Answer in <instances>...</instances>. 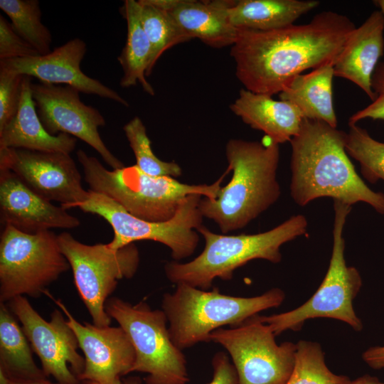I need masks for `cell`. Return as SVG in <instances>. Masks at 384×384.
<instances>
[{
	"label": "cell",
	"instance_id": "obj_1",
	"mask_svg": "<svg viewBox=\"0 0 384 384\" xmlns=\"http://www.w3.org/2000/svg\"><path fill=\"white\" fill-rule=\"evenodd\" d=\"M356 27L346 15L325 11L305 24L265 31L239 29L230 49L236 77L252 92L279 94L303 71L334 64Z\"/></svg>",
	"mask_w": 384,
	"mask_h": 384
},
{
	"label": "cell",
	"instance_id": "obj_2",
	"mask_svg": "<svg viewBox=\"0 0 384 384\" xmlns=\"http://www.w3.org/2000/svg\"><path fill=\"white\" fill-rule=\"evenodd\" d=\"M346 137L324 122L303 119L289 142L290 195L300 206L329 197L351 206L363 202L384 215V193L370 189L357 174L346 151Z\"/></svg>",
	"mask_w": 384,
	"mask_h": 384
},
{
	"label": "cell",
	"instance_id": "obj_3",
	"mask_svg": "<svg viewBox=\"0 0 384 384\" xmlns=\"http://www.w3.org/2000/svg\"><path fill=\"white\" fill-rule=\"evenodd\" d=\"M229 183L217 197H203L199 208L203 218L215 222L223 234L242 229L279 199L277 179L279 144L264 136L261 142L230 139L225 146Z\"/></svg>",
	"mask_w": 384,
	"mask_h": 384
},
{
	"label": "cell",
	"instance_id": "obj_4",
	"mask_svg": "<svg viewBox=\"0 0 384 384\" xmlns=\"http://www.w3.org/2000/svg\"><path fill=\"white\" fill-rule=\"evenodd\" d=\"M308 222L298 214L263 233L228 235L211 232L203 225L197 229L205 240L203 250L190 262H167L164 271L174 284H186L208 290L215 279L230 280L234 271L255 259L272 263L282 260L281 246L306 234Z\"/></svg>",
	"mask_w": 384,
	"mask_h": 384
},
{
	"label": "cell",
	"instance_id": "obj_5",
	"mask_svg": "<svg viewBox=\"0 0 384 384\" xmlns=\"http://www.w3.org/2000/svg\"><path fill=\"white\" fill-rule=\"evenodd\" d=\"M76 156L90 190L107 196L134 216L150 222L171 219L187 196L215 198L226 171L210 185H189L169 176H153L136 165L108 170L92 156L78 149Z\"/></svg>",
	"mask_w": 384,
	"mask_h": 384
},
{
	"label": "cell",
	"instance_id": "obj_6",
	"mask_svg": "<svg viewBox=\"0 0 384 384\" xmlns=\"http://www.w3.org/2000/svg\"><path fill=\"white\" fill-rule=\"evenodd\" d=\"M284 298L279 288L242 297L222 294L217 287L204 290L180 283L174 292L163 295L161 309L172 341L183 351L210 341L211 333L224 326H238L262 311L279 306Z\"/></svg>",
	"mask_w": 384,
	"mask_h": 384
},
{
	"label": "cell",
	"instance_id": "obj_7",
	"mask_svg": "<svg viewBox=\"0 0 384 384\" xmlns=\"http://www.w3.org/2000/svg\"><path fill=\"white\" fill-rule=\"evenodd\" d=\"M334 221L333 248L326 274L316 292L300 306L280 314L260 316L275 336L287 330L299 331L306 320L316 318L337 319L353 330L363 329V323L356 314L353 302L362 286L358 270L346 265L343 230L351 206L334 201Z\"/></svg>",
	"mask_w": 384,
	"mask_h": 384
},
{
	"label": "cell",
	"instance_id": "obj_8",
	"mask_svg": "<svg viewBox=\"0 0 384 384\" xmlns=\"http://www.w3.org/2000/svg\"><path fill=\"white\" fill-rule=\"evenodd\" d=\"M105 310L127 334L135 359L131 373L147 375L145 384H186L189 381L184 354L172 341L164 311L152 309L144 301L135 304L110 297Z\"/></svg>",
	"mask_w": 384,
	"mask_h": 384
},
{
	"label": "cell",
	"instance_id": "obj_9",
	"mask_svg": "<svg viewBox=\"0 0 384 384\" xmlns=\"http://www.w3.org/2000/svg\"><path fill=\"white\" fill-rule=\"evenodd\" d=\"M87 199L78 207L85 213L103 218L112 226L114 238L108 243L118 250L137 240H153L165 245L174 261L192 255L199 242L197 229L203 216L199 208L203 196L186 197L175 215L164 222H150L137 218L106 195L88 190Z\"/></svg>",
	"mask_w": 384,
	"mask_h": 384
},
{
	"label": "cell",
	"instance_id": "obj_10",
	"mask_svg": "<svg viewBox=\"0 0 384 384\" xmlns=\"http://www.w3.org/2000/svg\"><path fill=\"white\" fill-rule=\"evenodd\" d=\"M70 268L50 230L28 234L6 225L0 238V302L33 298Z\"/></svg>",
	"mask_w": 384,
	"mask_h": 384
},
{
	"label": "cell",
	"instance_id": "obj_11",
	"mask_svg": "<svg viewBox=\"0 0 384 384\" xmlns=\"http://www.w3.org/2000/svg\"><path fill=\"white\" fill-rule=\"evenodd\" d=\"M61 252L72 270L78 292L92 317V324L110 326L105 304L119 280L130 279L139 265V252L132 243L118 250L109 244H84L70 233L58 235Z\"/></svg>",
	"mask_w": 384,
	"mask_h": 384
},
{
	"label": "cell",
	"instance_id": "obj_12",
	"mask_svg": "<svg viewBox=\"0 0 384 384\" xmlns=\"http://www.w3.org/2000/svg\"><path fill=\"white\" fill-rule=\"evenodd\" d=\"M268 324L256 314L229 329L211 333L210 341L228 352L238 384H286L295 363L296 343L278 345Z\"/></svg>",
	"mask_w": 384,
	"mask_h": 384
},
{
	"label": "cell",
	"instance_id": "obj_13",
	"mask_svg": "<svg viewBox=\"0 0 384 384\" xmlns=\"http://www.w3.org/2000/svg\"><path fill=\"white\" fill-rule=\"evenodd\" d=\"M6 304L20 321L46 376L62 384H80L78 377L84 370L85 358L78 351V338L63 311L55 309L48 321L25 296L16 297Z\"/></svg>",
	"mask_w": 384,
	"mask_h": 384
},
{
	"label": "cell",
	"instance_id": "obj_14",
	"mask_svg": "<svg viewBox=\"0 0 384 384\" xmlns=\"http://www.w3.org/2000/svg\"><path fill=\"white\" fill-rule=\"evenodd\" d=\"M0 169L11 171L34 193L65 209L78 207L89 193L69 154L1 148Z\"/></svg>",
	"mask_w": 384,
	"mask_h": 384
},
{
	"label": "cell",
	"instance_id": "obj_15",
	"mask_svg": "<svg viewBox=\"0 0 384 384\" xmlns=\"http://www.w3.org/2000/svg\"><path fill=\"white\" fill-rule=\"evenodd\" d=\"M37 114L46 131L52 135L66 134L92 147L112 169L124 167L103 142L98 128L106 124L100 111L84 104L80 92L68 85L31 84Z\"/></svg>",
	"mask_w": 384,
	"mask_h": 384
},
{
	"label": "cell",
	"instance_id": "obj_16",
	"mask_svg": "<svg viewBox=\"0 0 384 384\" xmlns=\"http://www.w3.org/2000/svg\"><path fill=\"white\" fill-rule=\"evenodd\" d=\"M52 299L66 316L75 332L85 358V368L80 381L87 384H116L122 377L131 373L135 359L134 347L126 332L119 326L100 327L79 322L60 299Z\"/></svg>",
	"mask_w": 384,
	"mask_h": 384
},
{
	"label": "cell",
	"instance_id": "obj_17",
	"mask_svg": "<svg viewBox=\"0 0 384 384\" xmlns=\"http://www.w3.org/2000/svg\"><path fill=\"white\" fill-rule=\"evenodd\" d=\"M86 51L85 42L74 38L46 55L0 60V69L36 78L43 83L64 84L80 92L97 95L129 107V102L117 92L82 71L80 63Z\"/></svg>",
	"mask_w": 384,
	"mask_h": 384
},
{
	"label": "cell",
	"instance_id": "obj_18",
	"mask_svg": "<svg viewBox=\"0 0 384 384\" xmlns=\"http://www.w3.org/2000/svg\"><path fill=\"white\" fill-rule=\"evenodd\" d=\"M66 210L34 193L11 171L0 169V219L4 226L28 234L78 227L79 219Z\"/></svg>",
	"mask_w": 384,
	"mask_h": 384
},
{
	"label": "cell",
	"instance_id": "obj_19",
	"mask_svg": "<svg viewBox=\"0 0 384 384\" xmlns=\"http://www.w3.org/2000/svg\"><path fill=\"white\" fill-rule=\"evenodd\" d=\"M384 17L379 10L348 36L333 64L334 76L348 80L360 87L373 101L372 76L384 53Z\"/></svg>",
	"mask_w": 384,
	"mask_h": 384
},
{
	"label": "cell",
	"instance_id": "obj_20",
	"mask_svg": "<svg viewBox=\"0 0 384 384\" xmlns=\"http://www.w3.org/2000/svg\"><path fill=\"white\" fill-rule=\"evenodd\" d=\"M169 11L181 28L193 39L221 48L233 46L239 29L229 19L228 8L233 1L148 0Z\"/></svg>",
	"mask_w": 384,
	"mask_h": 384
},
{
	"label": "cell",
	"instance_id": "obj_21",
	"mask_svg": "<svg viewBox=\"0 0 384 384\" xmlns=\"http://www.w3.org/2000/svg\"><path fill=\"white\" fill-rule=\"evenodd\" d=\"M272 97L242 88L230 108L244 123L263 132L274 142H290L299 133L304 117L291 103Z\"/></svg>",
	"mask_w": 384,
	"mask_h": 384
},
{
	"label": "cell",
	"instance_id": "obj_22",
	"mask_svg": "<svg viewBox=\"0 0 384 384\" xmlns=\"http://www.w3.org/2000/svg\"><path fill=\"white\" fill-rule=\"evenodd\" d=\"M31 78L24 75L18 110L14 118L0 129V149H23L70 154L75 149V137L66 134L52 135L44 128L32 97Z\"/></svg>",
	"mask_w": 384,
	"mask_h": 384
},
{
	"label": "cell",
	"instance_id": "obj_23",
	"mask_svg": "<svg viewBox=\"0 0 384 384\" xmlns=\"http://www.w3.org/2000/svg\"><path fill=\"white\" fill-rule=\"evenodd\" d=\"M333 63L295 76L279 94V100L295 106L304 118L337 127L332 98Z\"/></svg>",
	"mask_w": 384,
	"mask_h": 384
},
{
	"label": "cell",
	"instance_id": "obj_24",
	"mask_svg": "<svg viewBox=\"0 0 384 384\" xmlns=\"http://www.w3.org/2000/svg\"><path fill=\"white\" fill-rule=\"evenodd\" d=\"M319 4L316 0H238L228 11L236 28L265 31L294 24Z\"/></svg>",
	"mask_w": 384,
	"mask_h": 384
},
{
	"label": "cell",
	"instance_id": "obj_25",
	"mask_svg": "<svg viewBox=\"0 0 384 384\" xmlns=\"http://www.w3.org/2000/svg\"><path fill=\"white\" fill-rule=\"evenodd\" d=\"M120 11L127 22V39L117 57L123 72L119 84L129 87L139 82L147 94L154 95V90L146 80L152 49L142 25L141 6L138 1L125 0Z\"/></svg>",
	"mask_w": 384,
	"mask_h": 384
},
{
	"label": "cell",
	"instance_id": "obj_26",
	"mask_svg": "<svg viewBox=\"0 0 384 384\" xmlns=\"http://www.w3.org/2000/svg\"><path fill=\"white\" fill-rule=\"evenodd\" d=\"M6 303L0 302V370L14 381L46 379L31 344Z\"/></svg>",
	"mask_w": 384,
	"mask_h": 384
},
{
	"label": "cell",
	"instance_id": "obj_27",
	"mask_svg": "<svg viewBox=\"0 0 384 384\" xmlns=\"http://www.w3.org/2000/svg\"><path fill=\"white\" fill-rule=\"evenodd\" d=\"M140 17L144 31L151 46V57L146 77L160 56L168 49L192 38L181 28L171 14L150 4L148 0H139Z\"/></svg>",
	"mask_w": 384,
	"mask_h": 384
},
{
	"label": "cell",
	"instance_id": "obj_28",
	"mask_svg": "<svg viewBox=\"0 0 384 384\" xmlns=\"http://www.w3.org/2000/svg\"><path fill=\"white\" fill-rule=\"evenodd\" d=\"M0 9L10 18L16 33L40 55L52 51V36L41 22V10L38 0H0Z\"/></svg>",
	"mask_w": 384,
	"mask_h": 384
},
{
	"label": "cell",
	"instance_id": "obj_29",
	"mask_svg": "<svg viewBox=\"0 0 384 384\" xmlns=\"http://www.w3.org/2000/svg\"><path fill=\"white\" fill-rule=\"evenodd\" d=\"M296 346L294 366L286 384H347L351 380L331 371L319 343L299 340Z\"/></svg>",
	"mask_w": 384,
	"mask_h": 384
},
{
	"label": "cell",
	"instance_id": "obj_30",
	"mask_svg": "<svg viewBox=\"0 0 384 384\" xmlns=\"http://www.w3.org/2000/svg\"><path fill=\"white\" fill-rule=\"evenodd\" d=\"M346 137V151L356 160L362 176L371 183L384 181V142L373 139L368 131L357 125L348 124Z\"/></svg>",
	"mask_w": 384,
	"mask_h": 384
},
{
	"label": "cell",
	"instance_id": "obj_31",
	"mask_svg": "<svg viewBox=\"0 0 384 384\" xmlns=\"http://www.w3.org/2000/svg\"><path fill=\"white\" fill-rule=\"evenodd\" d=\"M123 130L134 154L136 166L142 172L153 176L172 178L181 175L182 170L178 164L161 161L154 154L146 127L139 117L128 122Z\"/></svg>",
	"mask_w": 384,
	"mask_h": 384
},
{
	"label": "cell",
	"instance_id": "obj_32",
	"mask_svg": "<svg viewBox=\"0 0 384 384\" xmlns=\"http://www.w3.org/2000/svg\"><path fill=\"white\" fill-rule=\"evenodd\" d=\"M23 77L0 69V129L14 118L18 110Z\"/></svg>",
	"mask_w": 384,
	"mask_h": 384
},
{
	"label": "cell",
	"instance_id": "obj_33",
	"mask_svg": "<svg viewBox=\"0 0 384 384\" xmlns=\"http://www.w3.org/2000/svg\"><path fill=\"white\" fill-rule=\"evenodd\" d=\"M40 55L21 38L4 16L0 15V60Z\"/></svg>",
	"mask_w": 384,
	"mask_h": 384
},
{
	"label": "cell",
	"instance_id": "obj_34",
	"mask_svg": "<svg viewBox=\"0 0 384 384\" xmlns=\"http://www.w3.org/2000/svg\"><path fill=\"white\" fill-rule=\"evenodd\" d=\"M372 89L375 98L362 110L352 114L348 124L366 119L384 120V62H379L372 76Z\"/></svg>",
	"mask_w": 384,
	"mask_h": 384
},
{
	"label": "cell",
	"instance_id": "obj_35",
	"mask_svg": "<svg viewBox=\"0 0 384 384\" xmlns=\"http://www.w3.org/2000/svg\"><path fill=\"white\" fill-rule=\"evenodd\" d=\"M213 377L208 384H238L235 368L229 356L218 351L212 358ZM123 384H143L140 378L129 376L122 379Z\"/></svg>",
	"mask_w": 384,
	"mask_h": 384
},
{
	"label": "cell",
	"instance_id": "obj_36",
	"mask_svg": "<svg viewBox=\"0 0 384 384\" xmlns=\"http://www.w3.org/2000/svg\"><path fill=\"white\" fill-rule=\"evenodd\" d=\"M363 361L371 368L380 370L384 368V346H372L362 354Z\"/></svg>",
	"mask_w": 384,
	"mask_h": 384
},
{
	"label": "cell",
	"instance_id": "obj_37",
	"mask_svg": "<svg viewBox=\"0 0 384 384\" xmlns=\"http://www.w3.org/2000/svg\"><path fill=\"white\" fill-rule=\"evenodd\" d=\"M0 384H62L60 383H54L47 379L31 380V381H14L9 379L6 374L0 370ZM87 384V383H84Z\"/></svg>",
	"mask_w": 384,
	"mask_h": 384
},
{
	"label": "cell",
	"instance_id": "obj_38",
	"mask_svg": "<svg viewBox=\"0 0 384 384\" xmlns=\"http://www.w3.org/2000/svg\"><path fill=\"white\" fill-rule=\"evenodd\" d=\"M347 384H384V383L375 376L366 374L355 380H350Z\"/></svg>",
	"mask_w": 384,
	"mask_h": 384
},
{
	"label": "cell",
	"instance_id": "obj_39",
	"mask_svg": "<svg viewBox=\"0 0 384 384\" xmlns=\"http://www.w3.org/2000/svg\"><path fill=\"white\" fill-rule=\"evenodd\" d=\"M373 3L380 9L379 11L382 13L384 17V0H375L373 1Z\"/></svg>",
	"mask_w": 384,
	"mask_h": 384
},
{
	"label": "cell",
	"instance_id": "obj_40",
	"mask_svg": "<svg viewBox=\"0 0 384 384\" xmlns=\"http://www.w3.org/2000/svg\"><path fill=\"white\" fill-rule=\"evenodd\" d=\"M116 384H123V383H122V380H119V381H118V382H117V383Z\"/></svg>",
	"mask_w": 384,
	"mask_h": 384
}]
</instances>
